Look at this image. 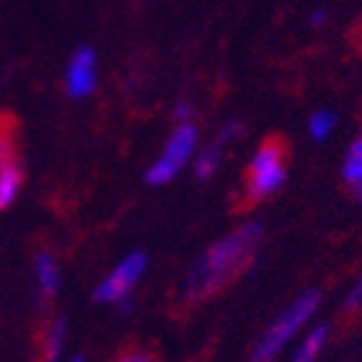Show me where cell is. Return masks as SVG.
Instances as JSON below:
<instances>
[{"instance_id": "1", "label": "cell", "mask_w": 362, "mask_h": 362, "mask_svg": "<svg viewBox=\"0 0 362 362\" xmlns=\"http://www.w3.org/2000/svg\"><path fill=\"white\" fill-rule=\"evenodd\" d=\"M259 241H262V228L257 223H249V226L235 228L233 233H228L212 249L204 251L187 274L189 300H207L210 295L230 285L235 277H241L257 254Z\"/></svg>"}, {"instance_id": "2", "label": "cell", "mask_w": 362, "mask_h": 362, "mask_svg": "<svg viewBox=\"0 0 362 362\" xmlns=\"http://www.w3.org/2000/svg\"><path fill=\"white\" fill-rule=\"evenodd\" d=\"M287 179V145L279 137L262 143L243 174V202L257 204L264 197L274 194Z\"/></svg>"}, {"instance_id": "3", "label": "cell", "mask_w": 362, "mask_h": 362, "mask_svg": "<svg viewBox=\"0 0 362 362\" xmlns=\"http://www.w3.org/2000/svg\"><path fill=\"white\" fill-rule=\"evenodd\" d=\"M318 300H321V298H318L316 290L303 293L300 298H298V300H295L293 305H290V308L269 326V332L259 339L257 349H254V355H251V362H272L274 360V357L282 352V347H285L287 341L300 332V326H305V321L316 313Z\"/></svg>"}, {"instance_id": "4", "label": "cell", "mask_w": 362, "mask_h": 362, "mask_svg": "<svg viewBox=\"0 0 362 362\" xmlns=\"http://www.w3.org/2000/svg\"><path fill=\"white\" fill-rule=\"evenodd\" d=\"M197 148V127L189 122H181L174 129V135L168 137L166 148L158 156V160L148 171V184H166L171 181L181 168L187 166V160L192 158V153Z\"/></svg>"}, {"instance_id": "5", "label": "cell", "mask_w": 362, "mask_h": 362, "mask_svg": "<svg viewBox=\"0 0 362 362\" xmlns=\"http://www.w3.org/2000/svg\"><path fill=\"white\" fill-rule=\"evenodd\" d=\"M145 264H148V259H145V254H140V251L124 257L119 264L106 274L104 282L96 287V300H101V303L124 300V298L132 293V287L137 285V279L143 277Z\"/></svg>"}, {"instance_id": "6", "label": "cell", "mask_w": 362, "mask_h": 362, "mask_svg": "<svg viewBox=\"0 0 362 362\" xmlns=\"http://www.w3.org/2000/svg\"><path fill=\"white\" fill-rule=\"evenodd\" d=\"M96 88V54L88 47L76 49L68 65V93L73 98L88 96Z\"/></svg>"}, {"instance_id": "7", "label": "cell", "mask_w": 362, "mask_h": 362, "mask_svg": "<svg viewBox=\"0 0 362 362\" xmlns=\"http://www.w3.org/2000/svg\"><path fill=\"white\" fill-rule=\"evenodd\" d=\"M21 166L16 163L13 156H6L0 160V210H6L21 192Z\"/></svg>"}, {"instance_id": "8", "label": "cell", "mask_w": 362, "mask_h": 362, "mask_svg": "<svg viewBox=\"0 0 362 362\" xmlns=\"http://www.w3.org/2000/svg\"><path fill=\"white\" fill-rule=\"evenodd\" d=\"M37 279L45 295H54L60 290V267L49 254H39L37 257Z\"/></svg>"}, {"instance_id": "9", "label": "cell", "mask_w": 362, "mask_h": 362, "mask_svg": "<svg viewBox=\"0 0 362 362\" xmlns=\"http://www.w3.org/2000/svg\"><path fill=\"white\" fill-rule=\"evenodd\" d=\"M326 337H329V329H326V326H318V329H313V332L305 337L303 347L298 349V355L293 357V362H313V360H316L318 352H321V347H324Z\"/></svg>"}, {"instance_id": "10", "label": "cell", "mask_w": 362, "mask_h": 362, "mask_svg": "<svg viewBox=\"0 0 362 362\" xmlns=\"http://www.w3.org/2000/svg\"><path fill=\"white\" fill-rule=\"evenodd\" d=\"M341 171H344V179H347L352 187H360L362 184V132L355 143H352V148H349Z\"/></svg>"}, {"instance_id": "11", "label": "cell", "mask_w": 362, "mask_h": 362, "mask_svg": "<svg viewBox=\"0 0 362 362\" xmlns=\"http://www.w3.org/2000/svg\"><path fill=\"white\" fill-rule=\"evenodd\" d=\"M62 341H65V324L62 321H54L45 334V341H42V349H45V362H54L60 357Z\"/></svg>"}, {"instance_id": "12", "label": "cell", "mask_w": 362, "mask_h": 362, "mask_svg": "<svg viewBox=\"0 0 362 362\" xmlns=\"http://www.w3.org/2000/svg\"><path fill=\"white\" fill-rule=\"evenodd\" d=\"M218 166H220V145L215 143V145H210L207 151H202L199 153V158H197V166H194V174H197V179H210L215 171H218Z\"/></svg>"}, {"instance_id": "13", "label": "cell", "mask_w": 362, "mask_h": 362, "mask_svg": "<svg viewBox=\"0 0 362 362\" xmlns=\"http://www.w3.org/2000/svg\"><path fill=\"white\" fill-rule=\"evenodd\" d=\"M334 124H337V117L332 112H316L308 122V132L313 140H326L332 135Z\"/></svg>"}, {"instance_id": "14", "label": "cell", "mask_w": 362, "mask_h": 362, "mask_svg": "<svg viewBox=\"0 0 362 362\" xmlns=\"http://www.w3.org/2000/svg\"><path fill=\"white\" fill-rule=\"evenodd\" d=\"M357 310H362V277L357 279V285L352 287V293L347 295V300H344V313H357Z\"/></svg>"}, {"instance_id": "15", "label": "cell", "mask_w": 362, "mask_h": 362, "mask_svg": "<svg viewBox=\"0 0 362 362\" xmlns=\"http://www.w3.org/2000/svg\"><path fill=\"white\" fill-rule=\"evenodd\" d=\"M114 362H158V357H153L151 352H140V349H129L124 355H119Z\"/></svg>"}, {"instance_id": "16", "label": "cell", "mask_w": 362, "mask_h": 362, "mask_svg": "<svg viewBox=\"0 0 362 362\" xmlns=\"http://www.w3.org/2000/svg\"><path fill=\"white\" fill-rule=\"evenodd\" d=\"M238 135H241V124H238V122H228L226 127L218 132V145L230 143V140H235Z\"/></svg>"}, {"instance_id": "17", "label": "cell", "mask_w": 362, "mask_h": 362, "mask_svg": "<svg viewBox=\"0 0 362 362\" xmlns=\"http://www.w3.org/2000/svg\"><path fill=\"white\" fill-rule=\"evenodd\" d=\"M189 114H192L189 104H179V106H176V117H179V119H189Z\"/></svg>"}, {"instance_id": "18", "label": "cell", "mask_w": 362, "mask_h": 362, "mask_svg": "<svg viewBox=\"0 0 362 362\" xmlns=\"http://www.w3.org/2000/svg\"><path fill=\"white\" fill-rule=\"evenodd\" d=\"M6 140H8V137L3 135V132H0V160L6 158V156H11V153H8V151H11V148H8V143H6Z\"/></svg>"}, {"instance_id": "19", "label": "cell", "mask_w": 362, "mask_h": 362, "mask_svg": "<svg viewBox=\"0 0 362 362\" xmlns=\"http://www.w3.org/2000/svg\"><path fill=\"white\" fill-rule=\"evenodd\" d=\"M326 18V13H313V18H310V23H313V26H318V23L324 21Z\"/></svg>"}, {"instance_id": "20", "label": "cell", "mask_w": 362, "mask_h": 362, "mask_svg": "<svg viewBox=\"0 0 362 362\" xmlns=\"http://www.w3.org/2000/svg\"><path fill=\"white\" fill-rule=\"evenodd\" d=\"M357 194H360V197H362V184H360V187H357Z\"/></svg>"}, {"instance_id": "21", "label": "cell", "mask_w": 362, "mask_h": 362, "mask_svg": "<svg viewBox=\"0 0 362 362\" xmlns=\"http://www.w3.org/2000/svg\"><path fill=\"white\" fill-rule=\"evenodd\" d=\"M73 362H83V360H81V357H78V360H73Z\"/></svg>"}]
</instances>
